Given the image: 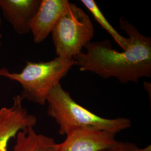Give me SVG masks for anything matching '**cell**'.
<instances>
[{"mask_svg":"<svg viewBox=\"0 0 151 151\" xmlns=\"http://www.w3.org/2000/svg\"><path fill=\"white\" fill-rule=\"evenodd\" d=\"M119 27L128 36V46L122 52L113 48L111 42H90L73 58L81 72H88L107 79L115 77L122 83H138L151 76V38L141 34L124 17Z\"/></svg>","mask_w":151,"mask_h":151,"instance_id":"cell-1","label":"cell"},{"mask_svg":"<svg viewBox=\"0 0 151 151\" xmlns=\"http://www.w3.org/2000/svg\"><path fill=\"white\" fill-rule=\"evenodd\" d=\"M12 151H58V143L54 139L28 128L18 132Z\"/></svg>","mask_w":151,"mask_h":151,"instance_id":"cell-9","label":"cell"},{"mask_svg":"<svg viewBox=\"0 0 151 151\" xmlns=\"http://www.w3.org/2000/svg\"><path fill=\"white\" fill-rule=\"evenodd\" d=\"M101 151H151V146L141 148L131 142H118L113 147Z\"/></svg>","mask_w":151,"mask_h":151,"instance_id":"cell-11","label":"cell"},{"mask_svg":"<svg viewBox=\"0 0 151 151\" xmlns=\"http://www.w3.org/2000/svg\"><path fill=\"white\" fill-rule=\"evenodd\" d=\"M41 0H0V9L6 21L19 35L30 32V24Z\"/></svg>","mask_w":151,"mask_h":151,"instance_id":"cell-8","label":"cell"},{"mask_svg":"<svg viewBox=\"0 0 151 151\" xmlns=\"http://www.w3.org/2000/svg\"><path fill=\"white\" fill-rule=\"evenodd\" d=\"M81 3L85 6L88 11L102 27L113 38L116 43L118 44L123 50L128 46V39L120 34L118 31L108 22L107 19L103 15L97 4L94 0H81Z\"/></svg>","mask_w":151,"mask_h":151,"instance_id":"cell-10","label":"cell"},{"mask_svg":"<svg viewBox=\"0 0 151 151\" xmlns=\"http://www.w3.org/2000/svg\"><path fill=\"white\" fill-rule=\"evenodd\" d=\"M23 100L17 95L12 97L11 106L0 109V151H7L10 140L19 132L34 128L37 123V117L24 106Z\"/></svg>","mask_w":151,"mask_h":151,"instance_id":"cell-5","label":"cell"},{"mask_svg":"<svg viewBox=\"0 0 151 151\" xmlns=\"http://www.w3.org/2000/svg\"><path fill=\"white\" fill-rule=\"evenodd\" d=\"M69 2L68 0H41L30 24L35 43H42L51 34Z\"/></svg>","mask_w":151,"mask_h":151,"instance_id":"cell-7","label":"cell"},{"mask_svg":"<svg viewBox=\"0 0 151 151\" xmlns=\"http://www.w3.org/2000/svg\"><path fill=\"white\" fill-rule=\"evenodd\" d=\"M47 103L48 115L58 125L60 135L78 129L99 130L116 134L132 125L128 118L108 119L92 113L76 103L60 83L50 91Z\"/></svg>","mask_w":151,"mask_h":151,"instance_id":"cell-2","label":"cell"},{"mask_svg":"<svg viewBox=\"0 0 151 151\" xmlns=\"http://www.w3.org/2000/svg\"><path fill=\"white\" fill-rule=\"evenodd\" d=\"M74 65L73 59L60 57L47 62L27 61L19 73H11L6 68H0V77L20 83L22 88L20 95L23 100L43 106L47 104L50 91L60 84Z\"/></svg>","mask_w":151,"mask_h":151,"instance_id":"cell-3","label":"cell"},{"mask_svg":"<svg viewBox=\"0 0 151 151\" xmlns=\"http://www.w3.org/2000/svg\"><path fill=\"white\" fill-rule=\"evenodd\" d=\"M116 134L103 130L78 129L67 134L58 144V151H101L114 146L118 141Z\"/></svg>","mask_w":151,"mask_h":151,"instance_id":"cell-6","label":"cell"},{"mask_svg":"<svg viewBox=\"0 0 151 151\" xmlns=\"http://www.w3.org/2000/svg\"><path fill=\"white\" fill-rule=\"evenodd\" d=\"M95 27L89 16L69 2L51 32L57 57L73 59L91 42Z\"/></svg>","mask_w":151,"mask_h":151,"instance_id":"cell-4","label":"cell"},{"mask_svg":"<svg viewBox=\"0 0 151 151\" xmlns=\"http://www.w3.org/2000/svg\"><path fill=\"white\" fill-rule=\"evenodd\" d=\"M2 35L0 34V46L2 44Z\"/></svg>","mask_w":151,"mask_h":151,"instance_id":"cell-12","label":"cell"},{"mask_svg":"<svg viewBox=\"0 0 151 151\" xmlns=\"http://www.w3.org/2000/svg\"><path fill=\"white\" fill-rule=\"evenodd\" d=\"M2 18H1V16H0V27H1V25H2Z\"/></svg>","mask_w":151,"mask_h":151,"instance_id":"cell-13","label":"cell"}]
</instances>
